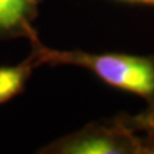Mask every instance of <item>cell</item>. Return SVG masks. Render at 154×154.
Returning a JSON list of instances; mask_svg holds the SVG:
<instances>
[{"label":"cell","instance_id":"4","mask_svg":"<svg viewBox=\"0 0 154 154\" xmlns=\"http://www.w3.org/2000/svg\"><path fill=\"white\" fill-rule=\"evenodd\" d=\"M34 69L36 64L30 57L14 66H0V104L22 93Z\"/></svg>","mask_w":154,"mask_h":154},{"label":"cell","instance_id":"5","mask_svg":"<svg viewBox=\"0 0 154 154\" xmlns=\"http://www.w3.org/2000/svg\"><path fill=\"white\" fill-rule=\"evenodd\" d=\"M127 126L136 130L149 133L150 136H154V101L150 104L147 110L141 111L140 114H136L133 117H121Z\"/></svg>","mask_w":154,"mask_h":154},{"label":"cell","instance_id":"3","mask_svg":"<svg viewBox=\"0 0 154 154\" xmlns=\"http://www.w3.org/2000/svg\"><path fill=\"white\" fill-rule=\"evenodd\" d=\"M36 0H0V37H37L33 27L37 16Z\"/></svg>","mask_w":154,"mask_h":154},{"label":"cell","instance_id":"1","mask_svg":"<svg viewBox=\"0 0 154 154\" xmlns=\"http://www.w3.org/2000/svg\"><path fill=\"white\" fill-rule=\"evenodd\" d=\"M29 57L38 66L82 67L111 87L154 100V59L126 53H91L84 50H61L43 44L40 37L29 40Z\"/></svg>","mask_w":154,"mask_h":154},{"label":"cell","instance_id":"7","mask_svg":"<svg viewBox=\"0 0 154 154\" xmlns=\"http://www.w3.org/2000/svg\"><path fill=\"white\" fill-rule=\"evenodd\" d=\"M36 2H37V3H40V2H42V0H36Z\"/></svg>","mask_w":154,"mask_h":154},{"label":"cell","instance_id":"2","mask_svg":"<svg viewBox=\"0 0 154 154\" xmlns=\"http://www.w3.org/2000/svg\"><path fill=\"white\" fill-rule=\"evenodd\" d=\"M42 154H141L143 138L119 117L109 123H91L50 141Z\"/></svg>","mask_w":154,"mask_h":154},{"label":"cell","instance_id":"6","mask_svg":"<svg viewBox=\"0 0 154 154\" xmlns=\"http://www.w3.org/2000/svg\"><path fill=\"white\" fill-rule=\"evenodd\" d=\"M120 2H127V3H137V5L153 6V7H154V0H120Z\"/></svg>","mask_w":154,"mask_h":154}]
</instances>
